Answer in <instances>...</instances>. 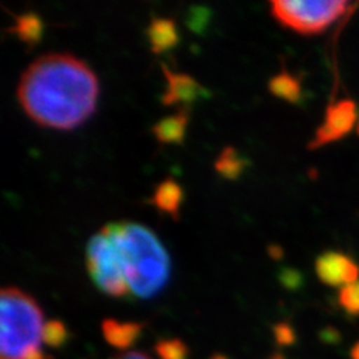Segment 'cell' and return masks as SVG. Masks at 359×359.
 I'll use <instances>...</instances> for the list:
<instances>
[{
	"label": "cell",
	"instance_id": "1",
	"mask_svg": "<svg viewBox=\"0 0 359 359\" xmlns=\"http://www.w3.org/2000/svg\"><path fill=\"white\" fill-rule=\"evenodd\" d=\"M17 97L38 125L71 130L93 116L99 80L92 67L72 54H43L22 72Z\"/></svg>",
	"mask_w": 359,
	"mask_h": 359
},
{
	"label": "cell",
	"instance_id": "2",
	"mask_svg": "<svg viewBox=\"0 0 359 359\" xmlns=\"http://www.w3.org/2000/svg\"><path fill=\"white\" fill-rule=\"evenodd\" d=\"M114 243L133 297L151 298L170 278V255L161 240L142 224L114 222L102 228Z\"/></svg>",
	"mask_w": 359,
	"mask_h": 359
},
{
	"label": "cell",
	"instance_id": "3",
	"mask_svg": "<svg viewBox=\"0 0 359 359\" xmlns=\"http://www.w3.org/2000/svg\"><path fill=\"white\" fill-rule=\"evenodd\" d=\"M43 314L38 302L17 287H4L0 294V356L25 359L41 349Z\"/></svg>",
	"mask_w": 359,
	"mask_h": 359
},
{
	"label": "cell",
	"instance_id": "4",
	"mask_svg": "<svg viewBox=\"0 0 359 359\" xmlns=\"http://www.w3.org/2000/svg\"><path fill=\"white\" fill-rule=\"evenodd\" d=\"M271 14L280 25L301 35H318L351 9L343 0H273Z\"/></svg>",
	"mask_w": 359,
	"mask_h": 359
},
{
	"label": "cell",
	"instance_id": "5",
	"mask_svg": "<svg viewBox=\"0 0 359 359\" xmlns=\"http://www.w3.org/2000/svg\"><path fill=\"white\" fill-rule=\"evenodd\" d=\"M87 271L93 283L105 295L112 298H126L132 295L120 262L114 243L102 229L93 235L86 249Z\"/></svg>",
	"mask_w": 359,
	"mask_h": 359
},
{
	"label": "cell",
	"instance_id": "6",
	"mask_svg": "<svg viewBox=\"0 0 359 359\" xmlns=\"http://www.w3.org/2000/svg\"><path fill=\"white\" fill-rule=\"evenodd\" d=\"M358 121V108L352 100H339L327 109L325 120L311 140L309 149H318L349 133Z\"/></svg>",
	"mask_w": 359,
	"mask_h": 359
},
{
	"label": "cell",
	"instance_id": "7",
	"mask_svg": "<svg viewBox=\"0 0 359 359\" xmlns=\"http://www.w3.org/2000/svg\"><path fill=\"white\" fill-rule=\"evenodd\" d=\"M316 274L322 283L331 287H344L358 282L359 266L340 252H327L316 259Z\"/></svg>",
	"mask_w": 359,
	"mask_h": 359
},
{
	"label": "cell",
	"instance_id": "8",
	"mask_svg": "<svg viewBox=\"0 0 359 359\" xmlns=\"http://www.w3.org/2000/svg\"><path fill=\"white\" fill-rule=\"evenodd\" d=\"M162 72L166 80V90L162 96V104L166 107L177 104L189 107V104L211 96L208 90L204 86H201L194 76L183 72L175 74L171 69H168L166 65H162Z\"/></svg>",
	"mask_w": 359,
	"mask_h": 359
},
{
	"label": "cell",
	"instance_id": "9",
	"mask_svg": "<svg viewBox=\"0 0 359 359\" xmlns=\"http://www.w3.org/2000/svg\"><path fill=\"white\" fill-rule=\"evenodd\" d=\"M150 42V48L154 54H163L171 51L180 43V33L172 18L153 17L145 30Z\"/></svg>",
	"mask_w": 359,
	"mask_h": 359
},
{
	"label": "cell",
	"instance_id": "10",
	"mask_svg": "<svg viewBox=\"0 0 359 359\" xmlns=\"http://www.w3.org/2000/svg\"><path fill=\"white\" fill-rule=\"evenodd\" d=\"M190 118L189 107L180 108L172 116L163 117L151 128L156 140L161 144H183L187 123Z\"/></svg>",
	"mask_w": 359,
	"mask_h": 359
},
{
	"label": "cell",
	"instance_id": "11",
	"mask_svg": "<svg viewBox=\"0 0 359 359\" xmlns=\"http://www.w3.org/2000/svg\"><path fill=\"white\" fill-rule=\"evenodd\" d=\"M183 199V187L180 186L175 180L166 178L156 186L150 202L157 210H161L165 215L171 216L174 220H178Z\"/></svg>",
	"mask_w": 359,
	"mask_h": 359
},
{
	"label": "cell",
	"instance_id": "12",
	"mask_svg": "<svg viewBox=\"0 0 359 359\" xmlns=\"http://www.w3.org/2000/svg\"><path fill=\"white\" fill-rule=\"evenodd\" d=\"M144 327L138 322H118L116 319H105L102 322V334L108 344L125 351L132 347L141 337Z\"/></svg>",
	"mask_w": 359,
	"mask_h": 359
},
{
	"label": "cell",
	"instance_id": "13",
	"mask_svg": "<svg viewBox=\"0 0 359 359\" xmlns=\"http://www.w3.org/2000/svg\"><path fill=\"white\" fill-rule=\"evenodd\" d=\"M8 32L25 42L29 48H33L43 36V21L35 13H25L15 17V25Z\"/></svg>",
	"mask_w": 359,
	"mask_h": 359
},
{
	"label": "cell",
	"instance_id": "14",
	"mask_svg": "<svg viewBox=\"0 0 359 359\" xmlns=\"http://www.w3.org/2000/svg\"><path fill=\"white\" fill-rule=\"evenodd\" d=\"M268 90L276 97H280L290 104H301L302 102V87L297 76L292 75L287 71H282L274 75L268 81Z\"/></svg>",
	"mask_w": 359,
	"mask_h": 359
},
{
	"label": "cell",
	"instance_id": "15",
	"mask_svg": "<svg viewBox=\"0 0 359 359\" xmlns=\"http://www.w3.org/2000/svg\"><path fill=\"white\" fill-rule=\"evenodd\" d=\"M249 165L250 162L244 156H241L233 147L228 145V147H224L220 151L215 168L219 175L233 182V180H238L241 177V174Z\"/></svg>",
	"mask_w": 359,
	"mask_h": 359
},
{
	"label": "cell",
	"instance_id": "16",
	"mask_svg": "<svg viewBox=\"0 0 359 359\" xmlns=\"http://www.w3.org/2000/svg\"><path fill=\"white\" fill-rule=\"evenodd\" d=\"M69 331H67L66 325L62 320H48L45 322L43 332H42V341L53 349H60L67 341H69Z\"/></svg>",
	"mask_w": 359,
	"mask_h": 359
},
{
	"label": "cell",
	"instance_id": "17",
	"mask_svg": "<svg viewBox=\"0 0 359 359\" xmlns=\"http://www.w3.org/2000/svg\"><path fill=\"white\" fill-rule=\"evenodd\" d=\"M156 353L161 359H189V347L183 340H161L156 344Z\"/></svg>",
	"mask_w": 359,
	"mask_h": 359
},
{
	"label": "cell",
	"instance_id": "18",
	"mask_svg": "<svg viewBox=\"0 0 359 359\" xmlns=\"http://www.w3.org/2000/svg\"><path fill=\"white\" fill-rule=\"evenodd\" d=\"M339 302L349 314H359V280L341 287Z\"/></svg>",
	"mask_w": 359,
	"mask_h": 359
},
{
	"label": "cell",
	"instance_id": "19",
	"mask_svg": "<svg viewBox=\"0 0 359 359\" xmlns=\"http://www.w3.org/2000/svg\"><path fill=\"white\" fill-rule=\"evenodd\" d=\"M274 339L278 346H292L297 341V332L292 325L286 322H280L274 325Z\"/></svg>",
	"mask_w": 359,
	"mask_h": 359
},
{
	"label": "cell",
	"instance_id": "20",
	"mask_svg": "<svg viewBox=\"0 0 359 359\" xmlns=\"http://www.w3.org/2000/svg\"><path fill=\"white\" fill-rule=\"evenodd\" d=\"M208 17H210V11H207L204 8H194L189 14L187 26L195 32H201L202 29H204V26H207Z\"/></svg>",
	"mask_w": 359,
	"mask_h": 359
},
{
	"label": "cell",
	"instance_id": "21",
	"mask_svg": "<svg viewBox=\"0 0 359 359\" xmlns=\"http://www.w3.org/2000/svg\"><path fill=\"white\" fill-rule=\"evenodd\" d=\"M278 280L286 289H298L302 283V276L292 268H283L278 273Z\"/></svg>",
	"mask_w": 359,
	"mask_h": 359
},
{
	"label": "cell",
	"instance_id": "22",
	"mask_svg": "<svg viewBox=\"0 0 359 359\" xmlns=\"http://www.w3.org/2000/svg\"><path fill=\"white\" fill-rule=\"evenodd\" d=\"M114 359H151V358L141 353V352H128V353L120 355V356H117Z\"/></svg>",
	"mask_w": 359,
	"mask_h": 359
},
{
	"label": "cell",
	"instance_id": "23",
	"mask_svg": "<svg viewBox=\"0 0 359 359\" xmlns=\"http://www.w3.org/2000/svg\"><path fill=\"white\" fill-rule=\"evenodd\" d=\"M268 253H269V256L273 257V259H280V257L283 256V250L280 249L278 245H269L268 247Z\"/></svg>",
	"mask_w": 359,
	"mask_h": 359
},
{
	"label": "cell",
	"instance_id": "24",
	"mask_svg": "<svg viewBox=\"0 0 359 359\" xmlns=\"http://www.w3.org/2000/svg\"><path fill=\"white\" fill-rule=\"evenodd\" d=\"M25 359H48V358H47V355H45L41 349H38V351L30 352Z\"/></svg>",
	"mask_w": 359,
	"mask_h": 359
},
{
	"label": "cell",
	"instance_id": "25",
	"mask_svg": "<svg viewBox=\"0 0 359 359\" xmlns=\"http://www.w3.org/2000/svg\"><path fill=\"white\" fill-rule=\"evenodd\" d=\"M351 356H352V359H359V341L352 347Z\"/></svg>",
	"mask_w": 359,
	"mask_h": 359
},
{
	"label": "cell",
	"instance_id": "26",
	"mask_svg": "<svg viewBox=\"0 0 359 359\" xmlns=\"http://www.w3.org/2000/svg\"><path fill=\"white\" fill-rule=\"evenodd\" d=\"M210 359H229L228 356H224V355H222V353H216V355H212Z\"/></svg>",
	"mask_w": 359,
	"mask_h": 359
},
{
	"label": "cell",
	"instance_id": "27",
	"mask_svg": "<svg viewBox=\"0 0 359 359\" xmlns=\"http://www.w3.org/2000/svg\"><path fill=\"white\" fill-rule=\"evenodd\" d=\"M268 359H286L282 353H274V355H271V356H269Z\"/></svg>",
	"mask_w": 359,
	"mask_h": 359
}]
</instances>
